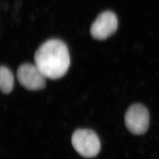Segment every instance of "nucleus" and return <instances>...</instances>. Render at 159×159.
<instances>
[{
    "label": "nucleus",
    "instance_id": "7ed1b4c3",
    "mask_svg": "<svg viewBox=\"0 0 159 159\" xmlns=\"http://www.w3.org/2000/svg\"><path fill=\"white\" fill-rule=\"evenodd\" d=\"M125 125L129 131L135 135H142L148 130L150 115L144 105L133 104L127 109L125 114Z\"/></svg>",
    "mask_w": 159,
    "mask_h": 159
},
{
    "label": "nucleus",
    "instance_id": "39448f33",
    "mask_svg": "<svg viewBox=\"0 0 159 159\" xmlns=\"http://www.w3.org/2000/svg\"><path fill=\"white\" fill-rule=\"evenodd\" d=\"M118 27L116 15L110 11L102 12L97 17L90 28L91 36L98 40H104L111 36Z\"/></svg>",
    "mask_w": 159,
    "mask_h": 159
},
{
    "label": "nucleus",
    "instance_id": "20e7f679",
    "mask_svg": "<svg viewBox=\"0 0 159 159\" xmlns=\"http://www.w3.org/2000/svg\"><path fill=\"white\" fill-rule=\"evenodd\" d=\"M17 77L20 84L29 90H40L46 87V77L35 64H21L17 70Z\"/></svg>",
    "mask_w": 159,
    "mask_h": 159
},
{
    "label": "nucleus",
    "instance_id": "f03ea898",
    "mask_svg": "<svg viewBox=\"0 0 159 159\" xmlns=\"http://www.w3.org/2000/svg\"><path fill=\"white\" fill-rule=\"evenodd\" d=\"M71 142L75 151L85 158L96 156L101 144L96 133L89 129H78L72 135Z\"/></svg>",
    "mask_w": 159,
    "mask_h": 159
},
{
    "label": "nucleus",
    "instance_id": "423d86ee",
    "mask_svg": "<svg viewBox=\"0 0 159 159\" xmlns=\"http://www.w3.org/2000/svg\"><path fill=\"white\" fill-rule=\"evenodd\" d=\"M14 85V76L11 71L6 66L0 68V89L4 94L11 92Z\"/></svg>",
    "mask_w": 159,
    "mask_h": 159
},
{
    "label": "nucleus",
    "instance_id": "f257e3e1",
    "mask_svg": "<svg viewBox=\"0 0 159 159\" xmlns=\"http://www.w3.org/2000/svg\"><path fill=\"white\" fill-rule=\"evenodd\" d=\"M34 61L46 78H61L67 73L70 65L68 47L61 40H48L35 52Z\"/></svg>",
    "mask_w": 159,
    "mask_h": 159
}]
</instances>
